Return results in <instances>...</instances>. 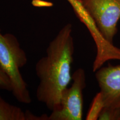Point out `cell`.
<instances>
[{
	"label": "cell",
	"instance_id": "cell-3",
	"mask_svg": "<svg viewBox=\"0 0 120 120\" xmlns=\"http://www.w3.org/2000/svg\"><path fill=\"white\" fill-rule=\"evenodd\" d=\"M86 73L78 68L72 75V83L62 91L58 107L52 111L48 120H81L83 117V91L86 87Z\"/></svg>",
	"mask_w": 120,
	"mask_h": 120
},
{
	"label": "cell",
	"instance_id": "cell-5",
	"mask_svg": "<svg viewBox=\"0 0 120 120\" xmlns=\"http://www.w3.org/2000/svg\"><path fill=\"white\" fill-rule=\"evenodd\" d=\"M94 72L105 107L120 108V64H109Z\"/></svg>",
	"mask_w": 120,
	"mask_h": 120
},
{
	"label": "cell",
	"instance_id": "cell-7",
	"mask_svg": "<svg viewBox=\"0 0 120 120\" xmlns=\"http://www.w3.org/2000/svg\"><path fill=\"white\" fill-rule=\"evenodd\" d=\"M105 107V103L103 101L102 94L99 92L96 94L93 99L92 103L87 114L86 120H97L101 114L102 111Z\"/></svg>",
	"mask_w": 120,
	"mask_h": 120
},
{
	"label": "cell",
	"instance_id": "cell-8",
	"mask_svg": "<svg viewBox=\"0 0 120 120\" xmlns=\"http://www.w3.org/2000/svg\"><path fill=\"white\" fill-rule=\"evenodd\" d=\"M99 120H120V108L105 107L98 118Z\"/></svg>",
	"mask_w": 120,
	"mask_h": 120
},
{
	"label": "cell",
	"instance_id": "cell-2",
	"mask_svg": "<svg viewBox=\"0 0 120 120\" xmlns=\"http://www.w3.org/2000/svg\"><path fill=\"white\" fill-rule=\"evenodd\" d=\"M27 62V57L14 34L0 31V66L10 79L11 92L19 102L30 104L31 94L20 69Z\"/></svg>",
	"mask_w": 120,
	"mask_h": 120
},
{
	"label": "cell",
	"instance_id": "cell-1",
	"mask_svg": "<svg viewBox=\"0 0 120 120\" xmlns=\"http://www.w3.org/2000/svg\"><path fill=\"white\" fill-rule=\"evenodd\" d=\"M72 26L64 25L50 42L46 55L36 64L39 79L36 98L50 111L58 107L62 91L72 80L71 66L75 51Z\"/></svg>",
	"mask_w": 120,
	"mask_h": 120
},
{
	"label": "cell",
	"instance_id": "cell-4",
	"mask_svg": "<svg viewBox=\"0 0 120 120\" xmlns=\"http://www.w3.org/2000/svg\"><path fill=\"white\" fill-rule=\"evenodd\" d=\"M103 38L113 44L120 19V0H82Z\"/></svg>",
	"mask_w": 120,
	"mask_h": 120
},
{
	"label": "cell",
	"instance_id": "cell-6",
	"mask_svg": "<svg viewBox=\"0 0 120 120\" xmlns=\"http://www.w3.org/2000/svg\"><path fill=\"white\" fill-rule=\"evenodd\" d=\"M0 120H26V112L7 102L0 96Z\"/></svg>",
	"mask_w": 120,
	"mask_h": 120
},
{
	"label": "cell",
	"instance_id": "cell-9",
	"mask_svg": "<svg viewBox=\"0 0 120 120\" xmlns=\"http://www.w3.org/2000/svg\"><path fill=\"white\" fill-rule=\"evenodd\" d=\"M0 89L11 92V84L10 79L0 66Z\"/></svg>",
	"mask_w": 120,
	"mask_h": 120
}]
</instances>
